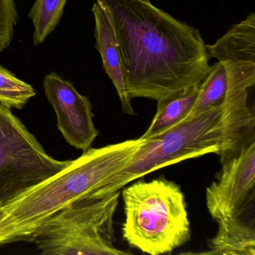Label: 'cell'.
<instances>
[{
	"instance_id": "1",
	"label": "cell",
	"mask_w": 255,
	"mask_h": 255,
	"mask_svg": "<svg viewBox=\"0 0 255 255\" xmlns=\"http://www.w3.org/2000/svg\"><path fill=\"white\" fill-rule=\"evenodd\" d=\"M105 8L119 43L131 100L159 101L201 84L210 70L198 29L150 0H96Z\"/></svg>"
},
{
	"instance_id": "2",
	"label": "cell",
	"mask_w": 255,
	"mask_h": 255,
	"mask_svg": "<svg viewBox=\"0 0 255 255\" xmlns=\"http://www.w3.org/2000/svg\"><path fill=\"white\" fill-rule=\"evenodd\" d=\"M144 141L140 137L90 147L60 172L0 205V246L32 242L52 216L71 203L93 195L104 180L129 162Z\"/></svg>"
},
{
	"instance_id": "3",
	"label": "cell",
	"mask_w": 255,
	"mask_h": 255,
	"mask_svg": "<svg viewBox=\"0 0 255 255\" xmlns=\"http://www.w3.org/2000/svg\"><path fill=\"white\" fill-rule=\"evenodd\" d=\"M239 116L228 104L190 115L162 133L145 139L123 168L104 180L93 196L120 191L131 182L163 167L210 153L224 162L240 150Z\"/></svg>"
},
{
	"instance_id": "4",
	"label": "cell",
	"mask_w": 255,
	"mask_h": 255,
	"mask_svg": "<svg viewBox=\"0 0 255 255\" xmlns=\"http://www.w3.org/2000/svg\"><path fill=\"white\" fill-rule=\"evenodd\" d=\"M128 244L151 255L171 253L191 238L185 196L167 179L138 180L122 192Z\"/></svg>"
},
{
	"instance_id": "5",
	"label": "cell",
	"mask_w": 255,
	"mask_h": 255,
	"mask_svg": "<svg viewBox=\"0 0 255 255\" xmlns=\"http://www.w3.org/2000/svg\"><path fill=\"white\" fill-rule=\"evenodd\" d=\"M120 191L87 196L52 216L32 242L44 255H123L115 246L114 216Z\"/></svg>"
},
{
	"instance_id": "6",
	"label": "cell",
	"mask_w": 255,
	"mask_h": 255,
	"mask_svg": "<svg viewBox=\"0 0 255 255\" xmlns=\"http://www.w3.org/2000/svg\"><path fill=\"white\" fill-rule=\"evenodd\" d=\"M71 161L51 157L11 109L0 104V205L60 172Z\"/></svg>"
},
{
	"instance_id": "7",
	"label": "cell",
	"mask_w": 255,
	"mask_h": 255,
	"mask_svg": "<svg viewBox=\"0 0 255 255\" xmlns=\"http://www.w3.org/2000/svg\"><path fill=\"white\" fill-rule=\"evenodd\" d=\"M43 87L56 113L58 128L67 142L83 151L90 148L99 132L94 125L89 98L56 73L44 77Z\"/></svg>"
},
{
	"instance_id": "8",
	"label": "cell",
	"mask_w": 255,
	"mask_h": 255,
	"mask_svg": "<svg viewBox=\"0 0 255 255\" xmlns=\"http://www.w3.org/2000/svg\"><path fill=\"white\" fill-rule=\"evenodd\" d=\"M255 186V141L222 163L216 181L206 191L209 213L214 220L240 215Z\"/></svg>"
},
{
	"instance_id": "9",
	"label": "cell",
	"mask_w": 255,
	"mask_h": 255,
	"mask_svg": "<svg viewBox=\"0 0 255 255\" xmlns=\"http://www.w3.org/2000/svg\"><path fill=\"white\" fill-rule=\"evenodd\" d=\"M92 11L95 22V47L101 55L106 74L116 88L124 113L135 116L127 91L120 48L110 17L104 6L97 1L94 3Z\"/></svg>"
},
{
	"instance_id": "10",
	"label": "cell",
	"mask_w": 255,
	"mask_h": 255,
	"mask_svg": "<svg viewBox=\"0 0 255 255\" xmlns=\"http://www.w3.org/2000/svg\"><path fill=\"white\" fill-rule=\"evenodd\" d=\"M210 59L222 63H255V14L234 24L215 44H206Z\"/></svg>"
},
{
	"instance_id": "11",
	"label": "cell",
	"mask_w": 255,
	"mask_h": 255,
	"mask_svg": "<svg viewBox=\"0 0 255 255\" xmlns=\"http://www.w3.org/2000/svg\"><path fill=\"white\" fill-rule=\"evenodd\" d=\"M219 229L208 241L209 255H255V231L239 215L227 216L216 221Z\"/></svg>"
},
{
	"instance_id": "12",
	"label": "cell",
	"mask_w": 255,
	"mask_h": 255,
	"mask_svg": "<svg viewBox=\"0 0 255 255\" xmlns=\"http://www.w3.org/2000/svg\"><path fill=\"white\" fill-rule=\"evenodd\" d=\"M199 86L198 85L179 91L157 101L156 114L141 138L148 139L156 136L186 119L198 97Z\"/></svg>"
},
{
	"instance_id": "13",
	"label": "cell",
	"mask_w": 255,
	"mask_h": 255,
	"mask_svg": "<svg viewBox=\"0 0 255 255\" xmlns=\"http://www.w3.org/2000/svg\"><path fill=\"white\" fill-rule=\"evenodd\" d=\"M227 92L226 71L223 63L218 62L210 67V71L200 84L198 97L189 116L222 107L226 100Z\"/></svg>"
},
{
	"instance_id": "14",
	"label": "cell",
	"mask_w": 255,
	"mask_h": 255,
	"mask_svg": "<svg viewBox=\"0 0 255 255\" xmlns=\"http://www.w3.org/2000/svg\"><path fill=\"white\" fill-rule=\"evenodd\" d=\"M67 2L68 0H35L29 14L34 25V44L44 43L56 29Z\"/></svg>"
},
{
	"instance_id": "15",
	"label": "cell",
	"mask_w": 255,
	"mask_h": 255,
	"mask_svg": "<svg viewBox=\"0 0 255 255\" xmlns=\"http://www.w3.org/2000/svg\"><path fill=\"white\" fill-rule=\"evenodd\" d=\"M36 95L34 88L0 65V104L21 110Z\"/></svg>"
}]
</instances>
